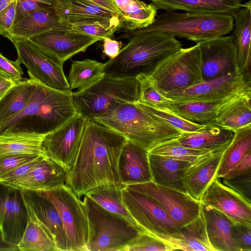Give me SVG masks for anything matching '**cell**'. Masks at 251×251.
Masks as SVG:
<instances>
[{
	"label": "cell",
	"instance_id": "obj_1",
	"mask_svg": "<svg viewBox=\"0 0 251 251\" xmlns=\"http://www.w3.org/2000/svg\"><path fill=\"white\" fill-rule=\"evenodd\" d=\"M126 140L112 129L87 120L75 161L67 172L66 184L79 198L99 186L124 185L118 163Z\"/></svg>",
	"mask_w": 251,
	"mask_h": 251
},
{
	"label": "cell",
	"instance_id": "obj_2",
	"mask_svg": "<svg viewBox=\"0 0 251 251\" xmlns=\"http://www.w3.org/2000/svg\"><path fill=\"white\" fill-rule=\"evenodd\" d=\"M34 81L29 102L21 113L0 127V136L45 137L77 114L72 93Z\"/></svg>",
	"mask_w": 251,
	"mask_h": 251
},
{
	"label": "cell",
	"instance_id": "obj_3",
	"mask_svg": "<svg viewBox=\"0 0 251 251\" xmlns=\"http://www.w3.org/2000/svg\"><path fill=\"white\" fill-rule=\"evenodd\" d=\"M130 37L119 54L105 63V75L120 77L149 75L161 61L182 48L175 36L160 31H126L117 39Z\"/></svg>",
	"mask_w": 251,
	"mask_h": 251
},
{
	"label": "cell",
	"instance_id": "obj_4",
	"mask_svg": "<svg viewBox=\"0 0 251 251\" xmlns=\"http://www.w3.org/2000/svg\"><path fill=\"white\" fill-rule=\"evenodd\" d=\"M93 121L117 131L149 151L183 133L153 115L145 104L138 100L120 103Z\"/></svg>",
	"mask_w": 251,
	"mask_h": 251
},
{
	"label": "cell",
	"instance_id": "obj_5",
	"mask_svg": "<svg viewBox=\"0 0 251 251\" xmlns=\"http://www.w3.org/2000/svg\"><path fill=\"white\" fill-rule=\"evenodd\" d=\"M140 85L136 77H120L105 75L90 86L72 92L77 113L94 120L112 110L118 104L138 100Z\"/></svg>",
	"mask_w": 251,
	"mask_h": 251
},
{
	"label": "cell",
	"instance_id": "obj_6",
	"mask_svg": "<svg viewBox=\"0 0 251 251\" xmlns=\"http://www.w3.org/2000/svg\"><path fill=\"white\" fill-rule=\"evenodd\" d=\"M156 16L150 25L132 31H160L197 44L227 35L234 28L233 18L228 15L166 11Z\"/></svg>",
	"mask_w": 251,
	"mask_h": 251
},
{
	"label": "cell",
	"instance_id": "obj_7",
	"mask_svg": "<svg viewBox=\"0 0 251 251\" xmlns=\"http://www.w3.org/2000/svg\"><path fill=\"white\" fill-rule=\"evenodd\" d=\"M84 196L82 201L90 229L87 251H123L142 233L124 218Z\"/></svg>",
	"mask_w": 251,
	"mask_h": 251
},
{
	"label": "cell",
	"instance_id": "obj_8",
	"mask_svg": "<svg viewBox=\"0 0 251 251\" xmlns=\"http://www.w3.org/2000/svg\"><path fill=\"white\" fill-rule=\"evenodd\" d=\"M199 46L179 51L161 61L148 75L161 95L185 90L202 81Z\"/></svg>",
	"mask_w": 251,
	"mask_h": 251
},
{
	"label": "cell",
	"instance_id": "obj_9",
	"mask_svg": "<svg viewBox=\"0 0 251 251\" xmlns=\"http://www.w3.org/2000/svg\"><path fill=\"white\" fill-rule=\"evenodd\" d=\"M38 192L51 201L57 210L73 251H87L89 224L80 198L66 184Z\"/></svg>",
	"mask_w": 251,
	"mask_h": 251
},
{
	"label": "cell",
	"instance_id": "obj_10",
	"mask_svg": "<svg viewBox=\"0 0 251 251\" xmlns=\"http://www.w3.org/2000/svg\"><path fill=\"white\" fill-rule=\"evenodd\" d=\"M121 195L123 204L143 232L170 242L179 231L175 222L147 195L126 186Z\"/></svg>",
	"mask_w": 251,
	"mask_h": 251
},
{
	"label": "cell",
	"instance_id": "obj_11",
	"mask_svg": "<svg viewBox=\"0 0 251 251\" xmlns=\"http://www.w3.org/2000/svg\"><path fill=\"white\" fill-rule=\"evenodd\" d=\"M18 53L17 60L27 69L29 78L48 87L72 93L63 65L41 50L29 39H12Z\"/></svg>",
	"mask_w": 251,
	"mask_h": 251
},
{
	"label": "cell",
	"instance_id": "obj_12",
	"mask_svg": "<svg viewBox=\"0 0 251 251\" xmlns=\"http://www.w3.org/2000/svg\"><path fill=\"white\" fill-rule=\"evenodd\" d=\"M251 92V81L238 70L220 78L203 81L185 90L162 95L171 101H212Z\"/></svg>",
	"mask_w": 251,
	"mask_h": 251
},
{
	"label": "cell",
	"instance_id": "obj_13",
	"mask_svg": "<svg viewBox=\"0 0 251 251\" xmlns=\"http://www.w3.org/2000/svg\"><path fill=\"white\" fill-rule=\"evenodd\" d=\"M125 186L151 198L179 228L195 219L201 212V202L186 193L158 185L152 181Z\"/></svg>",
	"mask_w": 251,
	"mask_h": 251
},
{
	"label": "cell",
	"instance_id": "obj_14",
	"mask_svg": "<svg viewBox=\"0 0 251 251\" xmlns=\"http://www.w3.org/2000/svg\"><path fill=\"white\" fill-rule=\"evenodd\" d=\"M28 221L23 190L0 182V237L17 248Z\"/></svg>",
	"mask_w": 251,
	"mask_h": 251
},
{
	"label": "cell",
	"instance_id": "obj_15",
	"mask_svg": "<svg viewBox=\"0 0 251 251\" xmlns=\"http://www.w3.org/2000/svg\"><path fill=\"white\" fill-rule=\"evenodd\" d=\"M50 57L63 65L73 56L102 40L75 32L68 25L53 28L28 39Z\"/></svg>",
	"mask_w": 251,
	"mask_h": 251
},
{
	"label": "cell",
	"instance_id": "obj_16",
	"mask_svg": "<svg viewBox=\"0 0 251 251\" xmlns=\"http://www.w3.org/2000/svg\"><path fill=\"white\" fill-rule=\"evenodd\" d=\"M87 121L76 114L44 137L43 147L45 152L67 172L75 161Z\"/></svg>",
	"mask_w": 251,
	"mask_h": 251
},
{
	"label": "cell",
	"instance_id": "obj_17",
	"mask_svg": "<svg viewBox=\"0 0 251 251\" xmlns=\"http://www.w3.org/2000/svg\"><path fill=\"white\" fill-rule=\"evenodd\" d=\"M197 44L201 51L202 81L220 78L239 70L230 35Z\"/></svg>",
	"mask_w": 251,
	"mask_h": 251
},
{
	"label": "cell",
	"instance_id": "obj_18",
	"mask_svg": "<svg viewBox=\"0 0 251 251\" xmlns=\"http://www.w3.org/2000/svg\"><path fill=\"white\" fill-rule=\"evenodd\" d=\"M28 217L35 221L55 242L58 251H73L60 216L53 204L38 191L23 190Z\"/></svg>",
	"mask_w": 251,
	"mask_h": 251
},
{
	"label": "cell",
	"instance_id": "obj_19",
	"mask_svg": "<svg viewBox=\"0 0 251 251\" xmlns=\"http://www.w3.org/2000/svg\"><path fill=\"white\" fill-rule=\"evenodd\" d=\"M200 202L223 213L234 223L251 226V203L223 183L220 178L212 181Z\"/></svg>",
	"mask_w": 251,
	"mask_h": 251
},
{
	"label": "cell",
	"instance_id": "obj_20",
	"mask_svg": "<svg viewBox=\"0 0 251 251\" xmlns=\"http://www.w3.org/2000/svg\"><path fill=\"white\" fill-rule=\"evenodd\" d=\"M149 151L127 139L118 163L121 182L125 186L152 181Z\"/></svg>",
	"mask_w": 251,
	"mask_h": 251
},
{
	"label": "cell",
	"instance_id": "obj_21",
	"mask_svg": "<svg viewBox=\"0 0 251 251\" xmlns=\"http://www.w3.org/2000/svg\"><path fill=\"white\" fill-rule=\"evenodd\" d=\"M67 175V171L46 154L27 175L11 186L23 190L46 191L66 184Z\"/></svg>",
	"mask_w": 251,
	"mask_h": 251
},
{
	"label": "cell",
	"instance_id": "obj_22",
	"mask_svg": "<svg viewBox=\"0 0 251 251\" xmlns=\"http://www.w3.org/2000/svg\"><path fill=\"white\" fill-rule=\"evenodd\" d=\"M234 29L230 35L235 49L238 68L248 80L251 81V1L243 4L232 15Z\"/></svg>",
	"mask_w": 251,
	"mask_h": 251
},
{
	"label": "cell",
	"instance_id": "obj_23",
	"mask_svg": "<svg viewBox=\"0 0 251 251\" xmlns=\"http://www.w3.org/2000/svg\"><path fill=\"white\" fill-rule=\"evenodd\" d=\"M207 153L192 163L185 176L187 193L194 200L201 201L205 189L216 177L223 153L225 150Z\"/></svg>",
	"mask_w": 251,
	"mask_h": 251
},
{
	"label": "cell",
	"instance_id": "obj_24",
	"mask_svg": "<svg viewBox=\"0 0 251 251\" xmlns=\"http://www.w3.org/2000/svg\"><path fill=\"white\" fill-rule=\"evenodd\" d=\"M234 135V131L214 121L203 125L195 132L183 133L176 139L180 144L188 148L216 152L226 149Z\"/></svg>",
	"mask_w": 251,
	"mask_h": 251
},
{
	"label": "cell",
	"instance_id": "obj_25",
	"mask_svg": "<svg viewBox=\"0 0 251 251\" xmlns=\"http://www.w3.org/2000/svg\"><path fill=\"white\" fill-rule=\"evenodd\" d=\"M149 159L152 182L187 193L184 179L191 162L150 153Z\"/></svg>",
	"mask_w": 251,
	"mask_h": 251
},
{
	"label": "cell",
	"instance_id": "obj_26",
	"mask_svg": "<svg viewBox=\"0 0 251 251\" xmlns=\"http://www.w3.org/2000/svg\"><path fill=\"white\" fill-rule=\"evenodd\" d=\"M157 9L180 10L189 13L233 14L243 5L239 0H151Z\"/></svg>",
	"mask_w": 251,
	"mask_h": 251
},
{
	"label": "cell",
	"instance_id": "obj_27",
	"mask_svg": "<svg viewBox=\"0 0 251 251\" xmlns=\"http://www.w3.org/2000/svg\"><path fill=\"white\" fill-rule=\"evenodd\" d=\"M56 14L53 7L37 9L14 24L7 37L28 39L59 27L67 26Z\"/></svg>",
	"mask_w": 251,
	"mask_h": 251
},
{
	"label": "cell",
	"instance_id": "obj_28",
	"mask_svg": "<svg viewBox=\"0 0 251 251\" xmlns=\"http://www.w3.org/2000/svg\"><path fill=\"white\" fill-rule=\"evenodd\" d=\"M53 8L61 21L68 25L82 21L109 19L119 15L86 0H54Z\"/></svg>",
	"mask_w": 251,
	"mask_h": 251
},
{
	"label": "cell",
	"instance_id": "obj_29",
	"mask_svg": "<svg viewBox=\"0 0 251 251\" xmlns=\"http://www.w3.org/2000/svg\"><path fill=\"white\" fill-rule=\"evenodd\" d=\"M201 209L208 239L215 251H236L231 236V227L234 223L218 210L201 203Z\"/></svg>",
	"mask_w": 251,
	"mask_h": 251
},
{
	"label": "cell",
	"instance_id": "obj_30",
	"mask_svg": "<svg viewBox=\"0 0 251 251\" xmlns=\"http://www.w3.org/2000/svg\"><path fill=\"white\" fill-rule=\"evenodd\" d=\"M251 92L243 93L226 101L220 109L216 122L235 131L251 124Z\"/></svg>",
	"mask_w": 251,
	"mask_h": 251
},
{
	"label": "cell",
	"instance_id": "obj_31",
	"mask_svg": "<svg viewBox=\"0 0 251 251\" xmlns=\"http://www.w3.org/2000/svg\"><path fill=\"white\" fill-rule=\"evenodd\" d=\"M170 242L178 250L215 251L208 239L201 209L199 215L180 227L179 231L170 238Z\"/></svg>",
	"mask_w": 251,
	"mask_h": 251
},
{
	"label": "cell",
	"instance_id": "obj_32",
	"mask_svg": "<svg viewBox=\"0 0 251 251\" xmlns=\"http://www.w3.org/2000/svg\"><path fill=\"white\" fill-rule=\"evenodd\" d=\"M34 81L30 78L17 81L0 100V127L21 113L29 102Z\"/></svg>",
	"mask_w": 251,
	"mask_h": 251
},
{
	"label": "cell",
	"instance_id": "obj_33",
	"mask_svg": "<svg viewBox=\"0 0 251 251\" xmlns=\"http://www.w3.org/2000/svg\"><path fill=\"white\" fill-rule=\"evenodd\" d=\"M126 31L147 27L154 21L157 8L140 0H112Z\"/></svg>",
	"mask_w": 251,
	"mask_h": 251
},
{
	"label": "cell",
	"instance_id": "obj_34",
	"mask_svg": "<svg viewBox=\"0 0 251 251\" xmlns=\"http://www.w3.org/2000/svg\"><path fill=\"white\" fill-rule=\"evenodd\" d=\"M231 98L212 101L169 100L171 111L191 122L204 125L216 121L221 107Z\"/></svg>",
	"mask_w": 251,
	"mask_h": 251
},
{
	"label": "cell",
	"instance_id": "obj_35",
	"mask_svg": "<svg viewBox=\"0 0 251 251\" xmlns=\"http://www.w3.org/2000/svg\"><path fill=\"white\" fill-rule=\"evenodd\" d=\"M251 152V124L236 130L234 137L223 153L216 177L220 178Z\"/></svg>",
	"mask_w": 251,
	"mask_h": 251
},
{
	"label": "cell",
	"instance_id": "obj_36",
	"mask_svg": "<svg viewBox=\"0 0 251 251\" xmlns=\"http://www.w3.org/2000/svg\"><path fill=\"white\" fill-rule=\"evenodd\" d=\"M124 187V185H101L88 191L85 195L105 210L124 218L140 231L143 232L122 202L121 190Z\"/></svg>",
	"mask_w": 251,
	"mask_h": 251
},
{
	"label": "cell",
	"instance_id": "obj_37",
	"mask_svg": "<svg viewBox=\"0 0 251 251\" xmlns=\"http://www.w3.org/2000/svg\"><path fill=\"white\" fill-rule=\"evenodd\" d=\"M105 63L86 58L71 64L68 80L71 90H81L94 84L105 75Z\"/></svg>",
	"mask_w": 251,
	"mask_h": 251
},
{
	"label": "cell",
	"instance_id": "obj_38",
	"mask_svg": "<svg viewBox=\"0 0 251 251\" xmlns=\"http://www.w3.org/2000/svg\"><path fill=\"white\" fill-rule=\"evenodd\" d=\"M44 137L0 136V157L46 153L43 147Z\"/></svg>",
	"mask_w": 251,
	"mask_h": 251
},
{
	"label": "cell",
	"instance_id": "obj_39",
	"mask_svg": "<svg viewBox=\"0 0 251 251\" xmlns=\"http://www.w3.org/2000/svg\"><path fill=\"white\" fill-rule=\"evenodd\" d=\"M22 251H58L53 240L35 221H28L21 240L17 245Z\"/></svg>",
	"mask_w": 251,
	"mask_h": 251
},
{
	"label": "cell",
	"instance_id": "obj_40",
	"mask_svg": "<svg viewBox=\"0 0 251 251\" xmlns=\"http://www.w3.org/2000/svg\"><path fill=\"white\" fill-rule=\"evenodd\" d=\"M123 25L120 16L117 15L109 19L78 22L68 25V26L75 32L100 38L103 40L104 38H111Z\"/></svg>",
	"mask_w": 251,
	"mask_h": 251
},
{
	"label": "cell",
	"instance_id": "obj_41",
	"mask_svg": "<svg viewBox=\"0 0 251 251\" xmlns=\"http://www.w3.org/2000/svg\"><path fill=\"white\" fill-rule=\"evenodd\" d=\"M149 152L193 163L201 156L210 152L185 147L176 138L158 145Z\"/></svg>",
	"mask_w": 251,
	"mask_h": 251
},
{
	"label": "cell",
	"instance_id": "obj_42",
	"mask_svg": "<svg viewBox=\"0 0 251 251\" xmlns=\"http://www.w3.org/2000/svg\"><path fill=\"white\" fill-rule=\"evenodd\" d=\"M136 77L140 85L138 101L156 109L171 111L170 101L157 91L148 75L140 74Z\"/></svg>",
	"mask_w": 251,
	"mask_h": 251
},
{
	"label": "cell",
	"instance_id": "obj_43",
	"mask_svg": "<svg viewBox=\"0 0 251 251\" xmlns=\"http://www.w3.org/2000/svg\"><path fill=\"white\" fill-rule=\"evenodd\" d=\"M178 250L170 243L154 235L140 233L137 238L124 250L125 251H169Z\"/></svg>",
	"mask_w": 251,
	"mask_h": 251
},
{
	"label": "cell",
	"instance_id": "obj_44",
	"mask_svg": "<svg viewBox=\"0 0 251 251\" xmlns=\"http://www.w3.org/2000/svg\"><path fill=\"white\" fill-rule=\"evenodd\" d=\"M146 106L148 111L153 115L182 133L195 132L203 126L191 122L171 111L158 109L147 105Z\"/></svg>",
	"mask_w": 251,
	"mask_h": 251
},
{
	"label": "cell",
	"instance_id": "obj_45",
	"mask_svg": "<svg viewBox=\"0 0 251 251\" xmlns=\"http://www.w3.org/2000/svg\"><path fill=\"white\" fill-rule=\"evenodd\" d=\"M231 236L236 251H251V226L234 223Z\"/></svg>",
	"mask_w": 251,
	"mask_h": 251
},
{
	"label": "cell",
	"instance_id": "obj_46",
	"mask_svg": "<svg viewBox=\"0 0 251 251\" xmlns=\"http://www.w3.org/2000/svg\"><path fill=\"white\" fill-rule=\"evenodd\" d=\"M221 182L251 203V172L231 178L220 177Z\"/></svg>",
	"mask_w": 251,
	"mask_h": 251
},
{
	"label": "cell",
	"instance_id": "obj_47",
	"mask_svg": "<svg viewBox=\"0 0 251 251\" xmlns=\"http://www.w3.org/2000/svg\"><path fill=\"white\" fill-rule=\"evenodd\" d=\"M54 2V0H17L14 24L37 9L53 7Z\"/></svg>",
	"mask_w": 251,
	"mask_h": 251
},
{
	"label": "cell",
	"instance_id": "obj_48",
	"mask_svg": "<svg viewBox=\"0 0 251 251\" xmlns=\"http://www.w3.org/2000/svg\"><path fill=\"white\" fill-rule=\"evenodd\" d=\"M46 153L41 154L25 163L17 167L12 171L0 176V182L12 185L20 180L33 168L43 157Z\"/></svg>",
	"mask_w": 251,
	"mask_h": 251
},
{
	"label": "cell",
	"instance_id": "obj_49",
	"mask_svg": "<svg viewBox=\"0 0 251 251\" xmlns=\"http://www.w3.org/2000/svg\"><path fill=\"white\" fill-rule=\"evenodd\" d=\"M20 64L17 60L11 61L0 53V75L14 82L21 79L24 73Z\"/></svg>",
	"mask_w": 251,
	"mask_h": 251
},
{
	"label": "cell",
	"instance_id": "obj_50",
	"mask_svg": "<svg viewBox=\"0 0 251 251\" xmlns=\"http://www.w3.org/2000/svg\"><path fill=\"white\" fill-rule=\"evenodd\" d=\"M40 155L23 154L0 157V176Z\"/></svg>",
	"mask_w": 251,
	"mask_h": 251
},
{
	"label": "cell",
	"instance_id": "obj_51",
	"mask_svg": "<svg viewBox=\"0 0 251 251\" xmlns=\"http://www.w3.org/2000/svg\"><path fill=\"white\" fill-rule=\"evenodd\" d=\"M16 1L0 12V35L7 38L16 16Z\"/></svg>",
	"mask_w": 251,
	"mask_h": 251
},
{
	"label": "cell",
	"instance_id": "obj_52",
	"mask_svg": "<svg viewBox=\"0 0 251 251\" xmlns=\"http://www.w3.org/2000/svg\"><path fill=\"white\" fill-rule=\"evenodd\" d=\"M250 172H251V152L247 154L237 165L221 177L231 178Z\"/></svg>",
	"mask_w": 251,
	"mask_h": 251
},
{
	"label": "cell",
	"instance_id": "obj_53",
	"mask_svg": "<svg viewBox=\"0 0 251 251\" xmlns=\"http://www.w3.org/2000/svg\"><path fill=\"white\" fill-rule=\"evenodd\" d=\"M103 52L110 58L116 57L121 50L122 43L111 38H104L103 39Z\"/></svg>",
	"mask_w": 251,
	"mask_h": 251
},
{
	"label": "cell",
	"instance_id": "obj_54",
	"mask_svg": "<svg viewBox=\"0 0 251 251\" xmlns=\"http://www.w3.org/2000/svg\"><path fill=\"white\" fill-rule=\"evenodd\" d=\"M15 82L0 75V100Z\"/></svg>",
	"mask_w": 251,
	"mask_h": 251
},
{
	"label": "cell",
	"instance_id": "obj_55",
	"mask_svg": "<svg viewBox=\"0 0 251 251\" xmlns=\"http://www.w3.org/2000/svg\"><path fill=\"white\" fill-rule=\"evenodd\" d=\"M98 5L104 8L113 12L118 13L117 9L115 7L112 0H86Z\"/></svg>",
	"mask_w": 251,
	"mask_h": 251
},
{
	"label": "cell",
	"instance_id": "obj_56",
	"mask_svg": "<svg viewBox=\"0 0 251 251\" xmlns=\"http://www.w3.org/2000/svg\"><path fill=\"white\" fill-rule=\"evenodd\" d=\"M17 0H0V12Z\"/></svg>",
	"mask_w": 251,
	"mask_h": 251
},
{
	"label": "cell",
	"instance_id": "obj_57",
	"mask_svg": "<svg viewBox=\"0 0 251 251\" xmlns=\"http://www.w3.org/2000/svg\"><path fill=\"white\" fill-rule=\"evenodd\" d=\"M239 0L241 2V1H242L243 0Z\"/></svg>",
	"mask_w": 251,
	"mask_h": 251
}]
</instances>
